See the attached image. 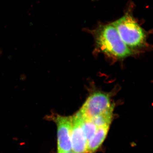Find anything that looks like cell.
<instances>
[{
    "mask_svg": "<svg viewBox=\"0 0 153 153\" xmlns=\"http://www.w3.org/2000/svg\"><path fill=\"white\" fill-rule=\"evenodd\" d=\"M93 34L97 47L108 56L123 59L133 54L112 24L101 25L94 31Z\"/></svg>",
    "mask_w": 153,
    "mask_h": 153,
    "instance_id": "6da1fadb",
    "label": "cell"
},
{
    "mask_svg": "<svg viewBox=\"0 0 153 153\" xmlns=\"http://www.w3.org/2000/svg\"><path fill=\"white\" fill-rule=\"evenodd\" d=\"M72 117L71 148L74 153H86L87 141L82 126V116L78 111Z\"/></svg>",
    "mask_w": 153,
    "mask_h": 153,
    "instance_id": "5b68a950",
    "label": "cell"
},
{
    "mask_svg": "<svg viewBox=\"0 0 153 153\" xmlns=\"http://www.w3.org/2000/svg\"><path fill=\"white\" fill-rule=\"evenodd\" d=\"M114 108V107L111 108L105 112L93 117L91 120L97 128L110 126L112 119Z\"/></svg>",
    "mask_w": 153,
    "mask_h": 153,
    "instance_id": "52a82bcc",
    "label": "cell"
},
{
    "mask_svg": "<svg viewBox=\"0 0 153 153\" xmlns=\"http://www.w3.org/2000/svg\"><path fill=\"white\" fill-rule=\"evenodd\" d=\"M113 107L109 94L96 91L89 96L79 111L82 117L91 120Z\"/></svg>",
    "mask_w": 153,
    "mask_h": 153,
    "instance_id": "3957f363",
    "label": "cell"
},
{
    "mask_svg": "<svg viewBox=\"0 0 153 153\" xmlns=\"http://www.w3.org/2000/svg\"><path fill=\"white\" fill-rule=\"evenodd\" d=\"M109 126L97 128L93 136L88 141L86 153L95 152L103 142L109 130Z\"/></svg>",
    "mask_w": 153,
    "mask_h": 153,
    "instance_id": "8992f818",
    "label": "cell"
},
{
    "mask_svg": "<svg viewBox=\"0 0 153 153\" xmlns=\"http://www.w3.org/2000/svg\"><path fill=\"white\" fill-rule=\"evenodd\" d=\"M67 153H74L73 152H71H71H69Z\"/></svg>",
    "mask_w": 153,
    "mask_h": 153,
    "instance_id": "9c48e42d",
    "label": "cell"
},
{
    "mask_svg": "<svg viewBox=\"0 0 153 153\" xmlns=\"http://www.w3.org/2000/svg\"><path fill=\"white\" fill-rule=\"evenodd\" d=\"M82 128L88 142V141L93 136L96 131L97 128L91 120L85 118L82 116Z\"/></svg>",
    "mask_w": 153,
    "mask_h": 153,
    "instance_id": "ba28073f",
    "label": "cell"
},
{
    "mask_svg": "<svg viewBox=\"0 0 153 153\" xmlns=\"http://www.w3.org/2000/svg\"><path fill=\"white\" fill-rule=\"evenodd\" d=\"M53 119L57 126L58 153H67L71 152L72 117L55 115L53 116Z\"/></svg>",
    "mask_w": 153,
    "mask_h": 153,
    "instance_id": "277c9868",
    "label": "cell"
},
{
    "mask_svg": "<svg viewBox=\"0 0 153 153\" xmlns=\"http://www.w3.org/2000/svg\"><path fill=\"white\" fill-rule=\"evenodd\" d=\"M112 25L124 43L132 51L144 45L146 38L144 31L130 14H125Z\"/></svg>",
    "mask_w": 153,
    "mask_h": 153,
    "instance_id": "7a4b0ae2",
    "label": "cell"
}]
</instances>
